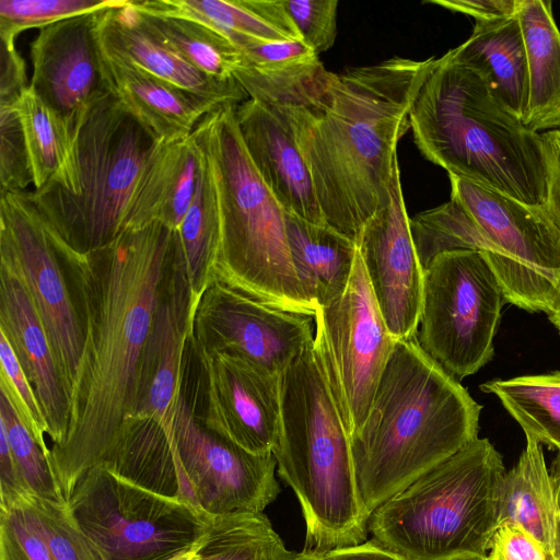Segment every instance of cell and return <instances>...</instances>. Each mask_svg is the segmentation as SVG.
Masks as SVG:
<instances>
[{"label": "cell", "instance_id": "obj_1", "mask_svg": "<svg viewBox=\"0 0 560 560\" xmlns=\"http://www.w3.org/2000/svg\"><path fill=\"white\" fill-rule=\"evenodd\" d=\"M174 256L175 232L155 221L124 230L68 268L85 342L68 434L48 456L66 501L81 476L112 452L133 410L142 355Z\"/></svg>", "mask_w": 560, "mask_h": 560}, {"label": "cell", "instance_id": "obj_2", "mask_svg": "<svg viewBox=\"0 0 560 560\" xmlns=\"http://www.w3.org/2000/svg\"><path fill=\"white\" fill-rule=\"evenodd\" d=\"M435 57H393L334 73L322 107H291L324 222L357 242L388 200L397 145Z\"/></svg>", "mask_w": 560, "mask_h": 560}, {"label": "cell", "instance_id": "obj_3", "mask_svg": "<svg viewBox=\"0 0 560 560\" xmlns=\"http://www.w3.org/2000/svg\"><path fill=\"white\" fill-rule=\"evenodd\" d=\"M481 409L416 336L397 340L368 416L350 435L369 520L385 501L475 441Z\"/></svg>", "mask_w": 560, "mask_h": 560}, {"label": "cell", "instance_id": "obj_4", "mask_svg": "<svg viewBox=\"0 0 560 560\" xmlns=\"http://www.w3.org/2000/svg\"><path fill=\"white\" fill-rule=\"evenodd\" d=\"M412 137L433 164L530 206L546 196L540 133L498 97L456 49L436 58L410 112Z\"/></svg>", "mask_w": 560, "mask_h": 560}, {"label": "cell", "instance_id": "obj_5", "mask_svg": "<svg viewBox=\"0 0 560 560\" xmlns=\"http://www.w3.org/2000/svg\"><path fill=\"white\" fill-rule=\"evenodd\" d=\"M280 425L272 455L306 525L305 551L325 553L368 539L350 435L314 340L281 374Z\"/></svg>", "mask_w": 560, "mask_h": 560}, {"label": "cell", "instance_id": "obj_6", "mask_svg": "<svg viewBox=\"0 0 560 560\" xmlns=\"http://www.w3.org/2000/svg\"><path fill=\"white\" fill-rule=\"evenodd\" d=\"M235 107L208 113L191 133L210 158L217 184L221 232L213 282L270 306L314 317L315 308L292 264L284 210L246 151Z\"/></svg>", "mask_w": 560, "mask_h": 560}, {"label": "cell", "instance_id": "obj_7", "mask_svg": "<svg viewBox=\"0 0 560 560\" xmlns=\"http://www.w3.org/2000/svg\"><path fill=\"white\" fill-rule=\"evenodd\" d=\"M504 471L492 443L477 438L381 504L369 532L406 560L486 557Z\"/></svg>", "mask_w": 560, "mask_h": 560}, {"label": "cell", "instance_id": "obj_8", "mask_svg": "<svg viewBox=\"0 0 560 560\" xmlns=\"http://www.w3.org/2000/svg\"><path fill=\"white\" fill-rule=\"evenodd\" d=\"M160 143L113 93L86 114L77 137L80 190L49 183L31 192L58 234L81 253L97 250L127 225L147 163Z\"/></svg>", "mask_w": 560, "mask_h": 560}, {"label": "cell", "instance_id": "obj_9", "mask_svg": "<svg viewBox=\"0 0 560 560\" xmlns=\"http://www.w3.org/2000/svg\"><path fill=\"white\" fill-rule=\"evenodd\" d=\"M272 454L256 455L199 422L184 393L171 429L130 452L117 475L205 515L261 513L280 486Z\"/></svg>", "mask_w": 560, "mask_h": 560}, {"label": "cell", "instance_id": "obj_10", "mask_svg": "<svg viewBox=\"0 0 560 560\" xmlns=\"http://www.w3.org/2000/svg\"><path fill=\"white\" fill-rule=\"evenodd\" d=\"M67 504L103 560H166L198 542L210 517L101 466L81 476Z\"/></svg>", "mask_w": 560, "mask_h": 560}, {"label": "cell", "instance_id": "obj_11", "mask_svg": "<svg viewBox=\"0 0 560 560\" xmlns=\"http://www.w3.org/2000/svg\"><path fill=\"white\" fill-rule=\"evenodd\" d=\"M504 302L480 252L442 253L424 270L417 340L456 380L472 375L494 354Z\"/></svg>", "mask_w": 560, "mask_h": 560}, {"label": "cell", "instance_id": "obj_12", "mask_svg": "<svg viewBox=\"0 0 560 560\" xmlns=\"http://www.w3.org/2000/svg\"><path fill=\"white\" fill-rule=\"evenodd\" d=\"M69 244L36 207L31 191L0 198V264L23 282L48 336L70 402L81 374L84 330L66 266Z\"/></svg>", "mask_w": 560, "mask_h": 560}, {"label": "cell", "instance_id": "obj_13", "mask_svg": "<svg viewBox=\"0 0 560 560\" xmlns=\"http://www.w3.org/2000/svg\"><path fill=\"white\" fill-rule=\"evenodd\" d=\"M314 343L349 435L365 420L396 339L389 332L357 249L345 292L314 315Z\"/></svg>", "mask_w": 560, "mask_h": 560}, {"label": "cell", "instance_id": "obj_14", "mask_svg": "<svg viewBox=\"0 0 560 560\" xmlns=\"http://www.w3.org/2000/svg\"><path fill=\"white\" fill-rule=\"evenodd\" d=\"M457 200L494 245L491 267L506 302L545 312L560 276V234L541 206H530L448 175Z\"/></svg>", "mask_w": 560, "mask_h": 560}, {"label": "cell", "instance_id": "obj_15", "mask_svg": "<svg viewBox=\"0 0 560 560\" xmlns=\"http://www.w3.org/2000/svg\"><path fill=\"white\" fill-rule=\"evenodd\" d=\"M188 342L247 359L281 376L314 340V317L256 301L213 282L187 307Z\"/></svg>", "mask_w": 560, "mask_h": 560}, {"label": "cell", "instance_id": "obj_16", "mask_svg": "<svg viewBox=\"0 0 560 560\" xmlns=\"http://www.w3.org/2000/svg\"><path fill=\"white\" fill-rule=\"evenodd\" d=\"M205 397L202 424L256 454H272L280 425L281 376L225 352L195 348Z\"/></svg>", "mask_w": 560, "mask_h": 560}, {"label": "cell", "instance_id": "obj_17", "mask_svg": "<svg viewBox=\"0 0 560 560\" xmlns=\"http://www.w3.org/2000/svg\"><path fill=\"white\" fill-rule=\"evenodd\" d=\"M388 192L387 202L368 220L355 243L386 326L400 340L417 335L424 269L411 237L399 164Z\"/></svg>", "mask_w": 560, "mask_h": 560}, {"label": "cell", "instance_id": "obj_18", "mask_svg": "<svg viewBox=\"0 0 560 560\" xmlns=\"http://www.w3.org/2000/svg\"><path fill=\"white\" fill-rule=\"evenodd\" d=\"M98 13L47 25L31 43L30 88L77 137L89 110L112 93L97 34Z\"/></svg>", "mask_w": 560, "mask_h": 560}, {"label": "cell", "instance_id": "obj_19", "mask_svg": "<svg viewBox=\"0 0 560 560\" xmlns=\"http://www.w3.org/2000/svg\"><path fill=\"white\" fill-rule=\"evenodd\" d=\"M187 307L188 287L175 255L142 355L135 407L121 435L137 427L161 431L172 428L175 407L183 394Z\"/></svg>", "mask_w": 560, "mask_h": 560}, {"label": "cell", "instance_id": "obj_20", "mask_svg": "<svg viewBox=\"0 0 560 560\" xmlns=\"http://www.w3.org/2000/svg\"><path fill=\"white\" fill-rule=\"evenodd\" d=\"M235 118L255 168L283 210L325 223L296 140L291 107L248 98L235 107Z\"/></svg>", "mask_w": 560, "mask_h": 560}, {"label": "cell", "instance_id": "obj_21", "mask_svg": "<svg viewBox=\"0 0 560 560\" xmlns=\"http://www.w3.org/2000/svg\"><path fill=\"white\" fill-rule=\"evenodd\" d=\"M97 34L105 55L130 62L214 108L237 106L249 98L235 78L219 80L189 65L142 20L130 1L100 11Z\"/></svg>", "mask_w": 560, "mask_h": 560}, {"label": "cell", "instance_id": "obj_22", "mask_svg": "<svg viewBox=\"0 0 560 560\" xmlns=\"http://www.w3.org/2000/svg\"><path fill=\"white\" fill-rule=\"evenodd\" d=\"M235 46L242 60L233 77L249 98L312 112L322 107L334 73L302 39L266 42L243 36Z\"/></svg>", "mask_w": 560, "mask_h": 560}, {"label": "cell", "instance_id": "obj_23", "mask_svg": "<svg viewBox=\"0 0 560 560\" xmlns=\"http://www.w3.org/2000/svg\"><path fill=\"white\" fill-rule=\"evenodd\" d=\"M0 330L11 342L35 392L52 446L62 444L70 411L51 346L23 282L3 264H0Z\"/></svg>", "mask_w": 560, "mask_h": 560}, {"label": "cell", "instance_id": "obj_24", "mask_svg": "<svg viewBox=\"0 0 560 560\" xmlns=\"http://www.w3.org/2000/svg\"><path fill=\"white\" fill-rule=\"evenodd\" d=\"M103 56L112 93L152 131L159 143L189 138L203 116L218 109L130 62L104 51Z\"/></svg>", "mask_w": 560, "mask_h": 560}, {"label": "cell", "instance_id": "obj_25", "mask_svg": "<svg viewBox=\"0 0 560 560\" xmlns=\"http://www.w3.org/2000/svg\"><path fill=\"white\" fill-rule=\"evenodd\" d=\"M198 159V147L191 136L160 143L139 182L126 229L159 221L176 231L195 196Z\"/></svg>", "mask_w": 560, "mask_h": 560}, {"label": "cell", "instance_id": "obj_26", "mask_svg": "<svg viewBox=\"0 0 560 560\" xmlns=\"http://www.w3.org/2000/svg\"><path fill=\"white\" fill-rule=\"evenodd\" d=\"M284 223L296 277L316 312L345 292L357 243L326 223H313L287 211Z\"/></svg>", "mask_w": 560, "mask_h": 560}, {"label": "cell", "instance_id": "obj_27", "mask_svg": "<svg viewBox=\"0 0 560 560\" xmlns=\"http://www.w3.org/2000/svg\"><path fill=\"white\" fill-rule=\"evenodd\" d=\"M527 57L528 100L523 117L532 131L560 129V30L548 0H518Z\"/></svg>", "mask_w": 560, "mask_h": 560}, {"label": "cell", "instance_id": "obj_28", "mask_svg": "<svg viewBox=\"0 0 560 560\" xmlns=\"http://www.w3.org/2000/svg\"><path fill=\"white\" fill-rule=\"evenodd\" d=\"M497 511L499 524L523 526L544 545L551 560L559 508L541 444L534 438L526 436V446L516 464L501 477Z\"/></svg>", "mask_w": 560, "mask_h": 560}, {"label": "cell", "instance_id": "obj_29", "mask_svg": "<svg viewBox=\"0 0 560 560\" xmlns=\"http://www.w3.org/2000/svg\"><path fill=\"white\" fill-rule=\"evenodd\" d=\"M455 49L486 77L501 102L523 121L528 100V70L517 15L475 21L469 38Z\"/></svg>", "mask_w": 560, "mask_h": 560}, {"label": "cell", "instance_id": "obj_30", "mask_svg": "<svg viewBox=\"0 0 560 560\" xmlns=\"http://www.w3.org/2000/svg\"><path fill=\"white\" fill-rule=\"evenodd\" d=\"M132 2L141 9L200 22L223 34L232 43L238 36L266 42L302 39L284 10L282 0H132Z\"/></svg>", "mask_w": 560, "mask_h": 560}, {"label": "cell", "instance_id": "obj_31", "mask_svg": "<svg viewBox=\"0 0 560 560\" xmlns=\"http://www.w3.org/2000/svg\"><path fill=\"white\" fill-rule=\"evenodd\" d=\"M197 147L199 159L195 196L182 223L174 231L176 256L188 287V306L196 304L213 282L221 232L213 166L208 154Z\"/></svg>", "mask_w": 560, "mask_h": 560}, {"label": "cell", "instance_id": "obj_32", "mask_svg": "<svg viewBox=\"0 0 560 560\" xmlns=\"http://www.w3.org/2000/svg\"><path fill=\"white\" fill-rule=\"evenodd\" d=\"M35 190L49 183L70 194L80 190L77 135L30 88L16 102Z\"/></svg>", "mask_w": 560, "mask_h": 560}, {"label": "cell", "instance_id": "obj_33", "mask_svg": "<svg viewBox=\"0 0 560 560\" xmlns=\"http://www.w3.org/2000/svg\"><path fill=\"white\" fill-rule=\"evenodd\" d=\"M480 389L499 398L525 436L560 451V372L493 380Z\"/></svg>", "mask_w": 560, "mask_h": 560}, {"label": "cell", "instance_id": "obj_34", "mask_svg": "<svg viewBox=\"0 0 560 560\" xmlns=\"http://www.w3.org/2000/svg\"><path fill=\"white\" fill-rule=\"evenodd\" d=\"M261 513L212 515L199 539L198 560H294Z\"/></svg>", "mask_w": 560, "mask_h": 560}, {"label": "cell", "instance_id": "obj_35", "mask_svg": "<svg viewBox=\"0 0 560 560\" xmlns=\"http://www.w3.org/2000/svg\"><path fill=\"white\" fill-rule=\"evenodd\" d=\"M142 20L180 57L200 72L219 80L233 79L241 50L223 34L183 16L141 9Z\"/></svg>", "mask_w": 560, "mask_h": 560}, {"label": "cell", "instance_id": "obj_36", "mask_svg": "<svg viewBox=\"0 0 560 560\" xmlns=\"http://www.w3.org/2000/svg\"><path fill=\"white\" fill-rule=\"evenodd\" d=\"M418 259L425 270L440 254L469 249L482 254L490 268L498 254L494 245L455 199L409 219Z\"/></svg>", "mask_w": 560, "mask_h": 560}, {"label": "cell", "instance_id": "obj_37", "mask_svg": "<svg viewBox=\"0 0 560 560\" xmlns=\"http://www.w3.org/2000/svg\"><path fill=\"white\" fill-rule=\"evenodd\" d=\"M0 425L5 430L20 476L30 493L43 500L67 504L50 467L48 454L38 445L2 393Z\"/></svg>", "mask_w": 560, "mask_h": 560}, {"label": "cell", "instance_id": "obj_38", "mask_svg": "<svg viewBox=\"0 0 560 560\" xmlns=\"http://www.w3.org/2000/svg\"><path fill=\"white\" fill-rule=\"evenodd\" d=\"M18 504L28 510L54 560H103L68 504L50 502L33 494Z\"/></svg>", "mask_w": 560, "mask_h": 560}, {"label": "cell", "instance_id": "obj_39", "mask_svg": "<svg viewBox=\"0 0 560 560\" xmlns=\"http://www.w3.org/2000/svg\"><path fill=\"white\" fill-rule=\"evenodd\" d=\"M124 0H0L1 43L15 46L25 30L43 28L73 16L98 12Z\"/></svg>", "mask_w": 560, "mask_h": 560}, {"label": "cell", "instance_id": "obj_40", "mask_svg": "<svg viewBox=\"0 0 560 560\" xmlns=\"http://www.w3.org/2000/svg\"><path fill=\"white\" fill-rule=\"evenodd\" d=\"M0 393L10 400L20 420L49 456L47 423L35 392L5 334L0 330Z\"/></svg>", "mask_w": 560, "mask_h": 560}, {"label": "cell", "instance_id": "obj_41", "mask_svg": "<svg viewBox=\"0 0 560 560\" xmlns=\"http://www.w3.org/2000/svg\"><path fill=\"white\" fill-rule=\"evenodd\" d=\"M33 184L16 104L0 105V192L25 191Z\"/></svg>", "mask_w": 560, "mask_h": 560}, {"label": "cell", "instance_id": "obj_42", "mask_svg": "<svg viewBox=\"0 0 560 560\" xmlns=\"http://www.w3.org/2000/svg\"><path fill=\"white\" fill-rule=\"evenodd\" d=\"M0 560H54L28 510L23 504L1 510Z\"/></svg>", "mask_w": 560, "mask_h": 560}, {"label": "cell", "instance_id": "obj_43", "mask_svg": "<svg viewBox=\"0 0 560 560\" xmlns=\"http://www.w3.org/2000/svg\"><path fill=\"white\" fill-rule=\"evenodd\" d=\"M338 3V0H282L303 42L317 55L335 44Z\"/></svg>", "mask_w": 560, "mask_h": 560}, {"label": "cell", "instance_id": "obj_44", "mask_svg": "<svg viewBox=\"0 0 560 560\" xmlns=\"http://www.w3.org/2000/svg\"><path fill=\"white\" fill-rule=\"evenodd\" d=\"M488 560H549L544 545L523 526L503 522L493 532Z\"/></svg>", "mask_w": 560, "mask_h": 560}, {"label": "cell", "instance_id": "obj_45", "mask_svg": "<svg viewBox=\"0 0 560 560\" xmlns=\"http://www.w3.org/2000/svg\"><path fill=\"white\" fill-rule=\"evenodd\" d=\"M546 163V196L541 205L560 234V129L540 132Z\"/></svg>", "mask_w": 560, "mask_h": 560}, {"label": "cell", "instance_id": "obj_46", "mask_svg": "<svg viewBox=\"0 0 560 560\" xmlns=\"http://www.w3.org/2000/svg\"><path fill=\"white\" fill-rule=\"evenodd\" d=\"M25 62L15 46L1 43L0 49V105L16 104L26 90Z\"/></svg>", "mask_w": 560, "mask_h": 560}, {"label": "cell", "instance_id": "obj_47", "mask_svg": "<svg viewBox=\"0 0 560 560\" xmlns=\"http://www.w3.org/2000/svg\"><path fill=\"white\" fill-rule=\"evenodd\" d=\"M425 3L472 16L475 21H491L515 16L518 0H430Z\"/></svg>", "mask_w": 560, "mask_h": 560}, {"label": "cell", "instance_id": "obj_48", "mask_svg": "<svg viewBox=\"0 0 560 560\" xmlns=\"http://www.w3.org/2000/svg\"><path fill=\"white\" fill-rule=\"evenodd\" d=\"M323 560H406L387 549L374 538L364 542L329 550L322 555Z\"/></svg>", "mask_w": 560, "mask_h": 560}, {"label": "cell", "instance_id": "obj_49", "mask_svg": "<svg viewBox=\"0 0 560 560\" xmlns=\"http://www.w3.org/2000/svg\"><path fill=\"white\" fill-rule=\"evenodd\" d=\"M545 313L548 315L549 320L560 332V276L557 279L553 292L546 306Z\"/></svg>", "mask_w": 560, "mask_h": 560}, {"label": "cell", "instance_id": "obj_50", "mask_svg": "<svg viewBox=\"0 0 560 560\" xmlns=\"http://www.w3.org/2000/svg\"><path fill=\"white\" fill-rule=\"evenodd\" d=\"M199 540L192 547L185 549L166 560H198Z\"/></svg>", "mask_w": 560, "mask_h": 560}, {"label": "cell", "instance_id": "obj_51", "mask_svg": "<svg viewBox=\"0 0 560 560\" xmlns=\"http://www.w3.org/2000/svg\"><path fill=\"white\" fill-rule=\"evenodd\" d=\"M551 475L553 478L558 505H560V451L558 452V456L553 466V472Z\"/></svg>", "mask_w": 560, "mask_h": 560}, {"label": "cell", "instance_id": "obj_52", "mask_svg": "<svg viewBox=\"0 0 560 560\" xmlns=\"http://www.w3.org/2000/svg\"><path fill=\"white\" fill-rule=\"evenodd\" d=\"M558 508H559L558 523H557L553 555H552L551 560H560V505H558Z\"/></svg>", "mask_w": 560, "mask_h": 560}, {"label": "cell", "instance_id": "obj_53", "mask_svg": "<svg viewBox=\"0 0 560 560\" xmlns=\"http://www.w3.org/2000/svg\"><path fill=\"white\" fill-rule=\"evenodd\" d=\"M294 560H323L322 555L313 551L299 552Z\"/></svg>", "mask_w": 560, "mask_h": 560}, {"label": "cell", "instance_id": "obj_54", "mask_svg": "<svg viewBox=\"0 0 560 560\" xmlns=\"http://www.w3.org/2000/svg\"><path fill=\"white\" fill-rule=\"evenodd\" d=\"M459 560H488V559L486 556V557H470V558H464V559H459Z\"/></svg>", "mask_w": 560, "mask_h": 560}]
</instances>
